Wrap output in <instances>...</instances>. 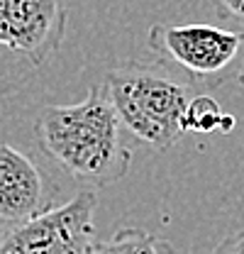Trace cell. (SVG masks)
<instances>
[{"label": "cell", "instance_id": "cell-1", "mask_svg": "<svg viewBox=\"0 0 244 254\" xmlns=\"http://www.w3.org/2000/svg\"><path fill=\"white\" fill-rule=\"evenodd\" d=\"M34 129L42 152L91 189L118 184L132 164L103 83H93L78 103L47 105Z\"/></svg>", "mask_w": 244, "mask_h": 254}, {"label": "cell", "instance_id": "cell-2", "mask_svg": "<svg viewBox=\"0 0 244 254\" xmlns=\"http://www.w3.org/2000/svg\"><path fill=\"white\" fill-rule=\"evenodd\" d=\"M103 91L120 125L156 152H166L183 137V110L193 88L159 64L122 62L105 73Z\"/></svg>", "mask_w": 244, "mask_h": 254}, {"label": "cell", "instance_id": "cell-3", "mask_svg": "<svg viewBox=\"0 0 244 254\" xmlns=\"http://www.w3.org/2000/svg\"><path fill=\"white\" fill-rule=\"evenodd\" d=\"M147 49L159 66L181 73L185 86L205 91L227 83L244 86V32L156 22L147 32Z\"/></svg>", "mask_w": 244, "mask_h": 254}, {"label": "cell", "instance_id": "cell-4", "mask_svg": "<svg viewBox=\"0 0 244 254\" xmlns=\"http://www.w3.org/2000/svg\"><path fill=\"white\" fill-rule=\"evenodd\" d=\"M98 195L86 189L30 220L2 227L0 254H93Z\"/></svg>", "mask_w": 244, "mask_h": 254}, {"label": "cell", "instance_id": "cell-5", "mask_svg": "<svg viewBox=\"0 0 244 254\" xmlns=\"http://www.w3.org/2000/svg\"><path fill=\"white\" fill-rule=\"evenodd\" d=\"M66 25L63 0H0V47L27 57L34 66L61 49Z\"/></svg>", "mask_w": 244, "mask_h": 254}, {"label": "cell", "instance_id": "cell-6", "mask_svg": "<svg viewBox=\"0 0 244 254\" xmlns=\"http://www.w3.org/2000/svg\"><path fill=\"white\" fill-rule=\"evenodd\" d=\"M57 186L22 149L0 142V222L17 225L54 205Z\"/></svg>", "mask_w": 244, "mask_h": 254}, {"label": "cell", "instance_id": "cell-7", "mask_svg": "<svg viewBox=\"0 0 244 254\" xmlns=\"http://www.w3.org/2000/svg\"><path fill=\"white\" fill-rule=\"evenodd\" d=\"M183 134L185 132H198V134H210V132H232L235 129V118L227 115L220 103L210 98V95L200 93V95H190L185 110H183Z\"/></svg>", "mask_w": 244, "mask_h": 254}, {"label": "cell", "instance_id": "cell-8", "mask_svg": "<svg viewBox=\"0 0 244 254\" xmlns=\"http://www.w3.org/2000/svg\"><path fill=\"white\" fill-rule=\"evenodd\" d=\"M93 254H174V247L142 227H122L108 242H98Z\"/></svg>", "mask_w": 244, "mask_h": 254}, {"label": "cell", "instance_id": "cell-9", "mask_svg": "<svg viewBox=\"0 0 244 254\" xmlns=\"http://www.w3.org/2000/svg\"><path fill=\"white\" fill-rule=\"evenodd\" d=\"M217 17L222 20H240L244 22V0H213Z\"/></svg>", "mask_w": 244, "mask_h": 254}, {"label": "cell", "instance_id": "cell-10", "mask_svg": "<svg viewBox=\"0 0 244 254\" xmlns=\"http://www.w3.org/2000/svg\"><path fill=\"white\" fill-rule=\"evenodd\" d=\"M213 254H244V230L230 235L227 240H222Z\"/></svg>", "mask_w": 244, "mask_h": 254}, {"label": "cell", "instance_id": "cell-11", "mask_svg": "<svg viewBox=\"0 0 244 254\" xmlns=\"http://www.w3.org/2000/svg\"><path fill=\"white\" fill-rule=\"evenodd\" d=\"M0 235H2V227H0Z\"/></svg>", "mask_w": 244, "mask_h": 254}]
</instances>
